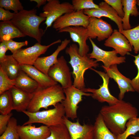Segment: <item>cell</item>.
Wrapping results in <instances>:
<instances>
[{
	"label": "cell",
	"instance_id": "cell-1",
	"mask_svg": "<svg viewBox=\"0 0 139 139\" xmlns=\"http://www.w3.org/2000/svg\"><path fill=\"white\" fill-rule=\"evenodd\" d=\"M99 113L107 127L117 136L126 129V124L130 119L137 117V109L131 103L119 100L114 105L102 107Z\"/></svg>",
	"mask_w": 139,
	"mask_h": 139
},
{
	"label": "cell",
	"instance_id": "cell-2",
	"mask_svg": "<svg viewBox=\"0 0 139 139\" xmlns=\"http://www.w3.org/2000/svg\"><path fill=\"white\" fill-rule=\"evenodd\" d=\"M37 10H23L15 14L10 21L26 36L35 39L40 43L44 31L39 25L46 18L37 15Z\"/></svg>",
	"mask_w": 139,
	"mask_h": 139
},
{
	"label": "cell",
	"instance_id": "cell-3",
	"mask_svg": "<svg viewBox=\"0 0 139 139\" xmlns=\"http://www.w3.org/2000/svg\"><path fill=\"white\" fill-rule=\"evenodd\" d=\"M79 47L75 44L70 45L65 50V53L70 57L69 63L72 66L74 79L73 85L82 90L85 88L84 75L86 71L92 67L96 68L99 64L96 60L90 58L88 55L82 56L79 53Z\"/></svg>",
	"mask_w": 139,
	"mask_h": 139
},
{
	"label": "cell",
	"instance_id": "cell-4",
	"mask_svg": "<svg viewBox=\"0 0 139 139\" xmlns=\"http://www.w3.org/2000/svg\"><path fill=\"white\" fill-rule=\"evenodd\" d=\"M32 93L33 97L27 110L32 112L39 111L42 108L47 110L50 106L55 107L65 98L64 89L58 84L44 89L38 88Z\"/></svg>",
	"mask_w": 139,
	"mask_h": 139
},
{
	"label": "cell",
	"instance_id": "cell-5",
	"mask_svg": "<svg viewBox=\"0 0 139 139\" xmlns=\"http://www.w3.org/2000/svg\"><path fill=\"white\" fill-rule=\"evenodd\" d=\"M23 112L29 118L23 125L38 123L49 127L59 125L64 123L63 118L65 116L64 108L61 103H58L52 109L33 112L26 110Z\"/></svg>",
	"mask_w": 139,
	"mask_h": 139
},
{
	"label": "cell",
	"instance_id": "cell-6",
	"mask_svg": "<svg viewBox=\"0 0 139 139\" xmlns=\"http://www.w3.org/2000/svg\"><path fill=\"white\" fill-rule=\"evenodd\" d=\"M47 1L43 7V12L39 15L46 18L44 23L46 25L45 31L59 17L65 14L75 11L72 4L69 2L60 3L58 0H47Z\"/></svg>",
	"mask_w": 139,
	"mask_h": 139
},
{
	"label": "cell",
	"instance_id": "cell-7",
	"mask_svg": "<svg viewBox=\"0 0 139 139\" xmlns=\"http://www.w3.org/2000/svg\"><path fill=\"white\" fill-rule=\"evenodd\" d=\"M61 42V40L59 39L47 46L42 45L38 42L28 48L20 49L12 55L20 65H33L39 57L45 54L49 47Z\"/></svg>",
	"mask_w": 139,
	"mask_h": 139
},
{
	"label": "cell",
	"instance_id": "cell-8",
	"mask_svg": "<svg viewBox=\"0 0 139 139\" xmlns=\"http://www.w3.org/2000/svg\"><path fill=\"white\" fill-rule=\"evenodd\" d=\"M65 98L61 103L64 109L65 116L73 120L77 117L78 105L82 100V96H91V93H85L73 85L64 89Z\"/></svg>",
	"mask_w": 139,
	"mask_h": 139
},
{
	"label": "cell",
	"instance_id": "cell-9",
	"mask_svg": "<svg viewBox=\"0 0 139 139\" xmlns=\"http://www.w3.org/2000/svg\"><path fill=\"white\" fill-rule=\"evenodd\" d=\"M48 75L54 80L59 83L63 89L73 85L71 73L63 56L58 58L57 62L50 67Z\"/></svg>",
	"mask_w": 139,
	"mask_h": 139
},
{
	"label": "cell",
	"instance_id": "cell-10",
	"mask_svg": "<svg viewBox=\"0 0 139 139\" xmlns=\"http://www.w3.org/2000/svg\"><path fill=\"white\" fill-rule=\"evenodd\" d=\"M90 69L94 71L101 77L103 83L99 85L100 88L98 89L85 88L82 90L85 93L90 92L91 96L93 99L101 103L106 102L109 105H111L118 102L119 100L112 95L109 92L108 85L110 78L107 73L92 68Z\"/></svg>",
	"mask_w": 139,
	"mask_h": 139
},
{
	"label": "cell",
	"instance_id": "cell-11",
	"mask_svg": "<svg viewBox=\"0 0 139 139\" xmlns=\"http://www.w3.org/2000/svg\"><path fill=\"white\" fill-rule=\"evenodd\" d=\"M90 17L84 14V10L67 13L56 19L53 27L58 31L70 27L82 26L86 28Z\"/></svg>",
	"mask_w": 139,
	"mask_h": 139
},
{
	"label": "cell",
	"instance_id": "cell-12",
	"mask_svg": "<svg viewBox=\"0 0 139 139\" xmlns=\"http://www.w3.org/2000/svg\"><path fill=\"white\" fill-rule=\"evenodd\" d=\"M92 47V51L88 54V56L91 58L95 59L97 62L101 61L103 64L102 67L104 68L108 69L112 65L119 64L125 62V56L118 57L117 53L115 50L106 51L98 47L90 38H88Z\"/></svg>",
	"mask_w": 139,
	"mask_h": 139
},
{
	"label": "cell",
	"instance_id": "cell-13",
	"mask_svg": "<svg viewBox=\"0 0 139 139\" xmlns=\"http://www.w3.org/2000/svg\"><path fill=\"white\" fill-rule=\"evenodd\" d=\"M89 38L92 39L97 38L100 41L108 38L113 30L111 25L101 19L90 17L89 24L86 28Z\"/></svg>",
	"mask_w": 139,
	"mask_h": 139
},
{
	"label": "cell",
	"instance_id": "cell-14",
	"mask_svg": "<svg viewBox=\"0 0 139 139\" xmlns=\"http://www.w3.org/2000/svg\"><path fill=\"white\" fill-rule=\"evenodd\" d=\"M63 121L68 130L70 139H93V125L84 123L81 125L78 120L72 122L65 116Z\"/></svg>",
	"mask_w": 139,
	"mask_h": 139
},
{
	"label": "cell",
	"instance_id": "cell-15",
	"mask_svg": "<svg viewBox=\"0 0 139 139\" xmlns=\"http://www.w3.org/2000/svg\"><path fill=\"white\" fill-rule=\"evenodd\" d=\"M59 33H69L72 41L78 44L79 53L82 56L87 55L89 50L86 40L89 38L86 28L82 26L68 27L59 31Z\"/></svg>",
	"mask_w": 139,
	"mask_h": 139
},
{
	"label": "cell",
	"instance_id": "cell-16",
	"mask_svg": "<svg viewBox=\"0 0 139 139\" xmlns=\"http://www.w3.org/2000/svg\"><path fill=\"white\" fill-rule=\"evenodd\" d=\"M99 8H92L84 10L85 14L90 17L100 19L102 17L109 18L117 24L119 31L123 30L122 19L118 15L117 12L105 2H102L99 5Z\"/></svg>",
	"mask_w": 139,
	"mask_h": 139
},
{
	"label": "cell",
	"instance_id": "cell-17",
	"mask_svg": "<svg viewBox=\"0 0 139 139\" xmlns=\"http://www.w3.org/2000/svg\"><path fill=\"white\" fill-rule=\"evenodd\" d=\"M104 45L112 47L122 56L129 54L132 47L129 41L117 29H114L111 35L105 41Z\"/></svg>",
	"mask_w": 139,
	"mask_h": 139
},
{
	"label": "cell",
	"instance_id": "cell-18",
	"mask_svg": "<svg viewBox=\"0 0 139 139\" xmlns=\"http://www.w3.org/2000/svg\"><path fill=\"white\" fill-rule=\"evenodd\" d=\"M104 69L109 78L113 79L117 84L120 90L118 95L119 100H123L126 92L135 91L132 86L131 80L120 72L117 65H112L108 68Z\"/></svg>",
	"mask_w": 139,
	"mask_h": 139
},
{
	"label": "cell",
	"instance_id": "cell-19",
	"mask_svg": "<svg viewBox=\"0 0 139 139\" xmlns=\"http://www.w3.org/2000/svg\"><path fill=\"white\" fill-rule=\"evenodd\" d=\"M18 131L20 139H46L50 134L49 127L45 125L36 127L31 124L18 125Z\"/></svg>",
	"mask_w": 139,
	"mask_h": 139
},
{
	"label": "cell",
	"instance_id": "cell-20",
	"mask_svg": "<svg viewBox=\"0 0 139 139\" xmlns=\"http://www.w3.org/2000/svg\"><path fill=\"white\" fill-rule=\"evenodd\" d=\"M70 40L65 39L61 42L55 51L51 55L39 57L33 65L37 69L48 75V71L50 67L57 61V57L59 53L65 49L70 43Z\"/></svg>",
	"mask_w": 139,
	"mask_h": 139
},
{
	"label": "cell",
	"instance_id": "cell-21",
	"mask_svg": "<svg viewBox=\"0 0 139 139\" xmlns=\"http://www.w3.org/2000/svg\"><path fill=\"white\" fill-rule=\"evenodd\" d=\"M9 90L12 98L13 110L22 112L27 110L33 94L25 92L14 86Z\"/></svg>",
	"mask_w": 139,
	"mask_h": 139
},
{
	"label": "cell",
	"instance_id": "cell-22",
	"mask_svg": "<svg viewBox=\"0 0 139 139\" xmlns=\"http://www.w3.org/2000/svg\"><path fill=\"white\" fill-rule=\"evenodd\" d=\"M21 70L26 73L38 84L39 88L44 89L58 84V83L33 65H20Z\"/></svg>",
	"mask_w": 139,
	"mask_h": 139
},
{
	"label": "cell",
	"instance_id": "cell-23",
	"mask_svg": "<svg viewBox=\"0 0 139 139\" xmlns=\"http://www.w3.org/2000/svg\"><path fill=\"white\" fill-rule=\"evenodd\" d=\"M26 36L11 21L0 22L1 42Z\"/></svg>",
	"mask_w": 139,
	"mask_h": 139
},
{
	"label": "cell",
	"instance_id": "cell-24",
	"mask_svg": "<svg viewBox=\"0 0 139 139\" xmlns=\"http://www.w3.org/2000/svg\"><path fill=\"white\" fill-rule=\"evenodd\" d=\"M15 80L14 86L25 92L32 93L39 88L38 83L21 70Z\"/></svg>",
	"mask_w": 139,
	"mask_h": 139
},
{
	"label": "cell",
	"instance_id": "cell-25",
	"mask_svg": "<svg viewBox=\"0 0 139 139\" xmlns=\"http://www.w3.org/2000/svg\"><path fill=\"white\" fill-rule=\"evenodd\" d=\"M93 125V139H117L106 125L99 113L96 117Z\"/></svg>",
	"mask_w": 139,
	"mask_h": 139
},
{
	"label": "cell",
	"instance_id": "cell-26",
	"mask_svg": "<svg viewBox=\"0 0 139 139\" xmlns=\"http://www.w3.org/2000/svg\"><path fill=\"white\" fill-rule=\"evenodd\" d=\"M122 3L124 14L122 19L123 29L125 30H129L131 29L129 21L130 15L136 17L139 15V12L136 6L137 1L122 0Z\"/></svg>",
	"mask_w": 139,
	"mask_h": 139
},
{
	"label": "cell",
	"instance_id": "cell-27",
	"mask_svg": "<svg viewBox=\"0 0 139 139\" xmlns=\"http://www.w3.org/2000/svg\"><path fill=\"white\" fill-rule=\"evenodd\" d=\"M0 67L11 80H15L21 70L20 64L12 55H6L5 59L0 62Z\"/></svg>",
	"mask_w": 139,
	"mask_h": 139
},
{
	"label": "cell",
	"instance_id": "cell-28",
	"mask_svg": "<svg viewBox=\"0 0 139 139\" xmlns=\"http://www.w3.org/2000/svg\"><path fill=\"white\" fill-rule=\"evenodd\" d=\"M129 41L135 53H139V25L127 30L119 31Z\"/></svg>",
	"mask_w": 139,
	"mask_h": 139
},
{
	"label": "cell",
	"instance_id": "cell-29",
	"mask_svg": "<svg viewBox=\"0 0 139 139\" xmlns=\"http://www.w3.org/2000/svg\"><path fill=\"white\" fill-rule=\"evenodd\" d=\"M13 110V101L10 90L0 94V113L6 115L11 112Z\"/></svg>",
	"mask_w": 139,
	"mask_h": 139
},
{
	"label": "cell",
	"instance_id": "cell-30",
	"mask_svg": "<svg viewBox=\"0 0 139 139\" xmlns=\"http://www.w3.org/2000/svg\"><path fill=\"white\" fill-rule=\"evenodd\" d=\"M49 128L50 134L46 139H70L68 130L64 123Z\"/></svg>",
	"mask_w": 139,
	"mask_h": 139
},
{
	"label": "cell",
	"instance_id": "cell-31",
	"mask_svg": "<svg viewBox=\"0 0 139 139\" xmlns=\"http://www.w3.org/2000/svg\"><path fill=\"white\" fill-rule=\"evenodd\" d=\"M17 120L12 117L10 119L6 129L0 136V139H20L18 131Z\"/></svg>",
	"mask_w": 139,
	"mask_h": 139
},
{
	"label": "cell",
	"instance_id": "cell-32",
	"mask_svg": "<svg viewBox=\"0 0 139 139\" xmlns=\"http://www.w3.org/2000/svg\"><path fill=\"white\" fill-rule=\"evenodd\" d=\"M137 118H132L127 121L125 130L122 133L117 136V139H127L129 136L134 135L139 131V122Z\"/></svg>",
	"mask_w": 139,
	"mask_h": 139
},
{
	"label": "cell",
	"instance_id": "cell-33",
	"mask_svg": "<svg viewBox=\"0 0 139 139\" xmlns=\"http://www.w3.org/2000/svg\"><path fill=\"white\" fill-rule=\"evenodd\" d=\"M72 4L75 11L99 8V5L94 3L92 0H73Z\"/></svg>",
	"mask_w": 139,
	"mask_h": 139
},
{
	"label": "cell",
	"instance_id": "cell-34",
	"mask_svg": "<svg viewBox=\"0 0 139 139\" xmlns=\"http://www.w3.org/2000/svg\"><path fill=\"white\" fill-rule=\"evenodd\" d=\"M0 7L7 10H12L15 14L23 10V7L19 0H0Z\"/></svg>",
	"mask_w": 139,
	"mask_h": 139
},
{
	"label": "cell",
	"instance_id": "cell-35",
	"mask_svg": "<svg viewBox=\"0 0 139 139\" xmlns=\"http://www.w3.org/2000/svg\"><path fill=\"white\" fill-rule=\"evenodd\" d=\"M15 80H11L0 67V94L10 90L14 85Z\"/></svg>",
	"mask_w": 139,
	"mask_h": 139
},
{
	"label": "cell",
	"instance_id": "cell-36",
	"mask_svg": "<svg viewBox=\"0 0 139 139\" xmlns=\"http://www.w3.org/2000/svg\"><path fill=\"white\" fill-rule=\"evenodd\" d=\"M104 1L111 6L117 13L119 16L122 19L124 16L122 0H104Z\"/></svg>",
	"mask_w": 139,
	"mask_h": 139
},
{
	"label": "cell",
	"instance_id": "cell-37",
	"mask_svg": "<svg viewBox=\"0 0 139 139\" xmlns=\"http://www.w3.org/2000/svg\"><path fill=\"white\" fill-rule=\"evenodd\" d=\"M4 41L5 42L8 50L10 51L12 54L21 48L22 47L27 46L28 43L27 40L21 42H17L12 40Z\"/></svg>",
	"mask_w": 139,
	"mask_h": 139
},
{
	"label": "cell",
	"instance_id": "cell-38",
	"mask_svg": "<svg viewBox=\"0 0 139 139\" xmlns=\"http://www.w3.org/2000/svg\"><path fill=\"white\" fill-rule=\"evenodd\" d=\"M135 57L134 62L137 68V73L136 76L131 80L132 86L135 91L139 93V53Z\"/></svg>",
	"mask_w": 139,
	"mask_h": 139
},
{
	"label": "cell",
	"instance_id": "cell-39",
	"mask_svg": "<svg viewBox=\"0 0 139 139\" xmlns=\"http://www.w3.org/2000/svg\"><path fill=\"white\" fill-rule=\"evenodd\" d=\"M13 115L11 113L6 115H0V135H1L7 128L9 121Z\"/></svg>",
	"mask_w": 139,
	"mask_h": 139
},
{
	"label": "cell",
	"instance_id": "cell-40",
	"mask_svg": "<svg viewBox=\"0 0 139 139\" xmlns=\"http://www.w3.org/2000/svg\"><path fill=\"white\" fill-rule=\"evenodd\" d=\"M15 13L0 7V20L3 22L10 21L14 18Z\"/></svg>",
	"mask_w": 139,
	"mask_h": 139
},
{
	"label": "cell",
	"instance_id": "cell-41",
	"mask_svg": "<svg viewBox=\"0 0 139 139\" xmlns=\"http://www.w3.org/2000/svg\"><path fill=\"white\" fill-rule=\"evenodd\" d=\"M8 50L5 41L1 42L0 44V62L3 61L6 57V51Z\"/></svg>",
	"mask_w": 139,
	"mask_h": 139
},
{
	"label": "cell",
	"instance_id": "cell-42",
	"mask_svg": "<svg viewBox=\"0 0 139 139\" xmlns=\"http://www.w3.org/2000/svg\"><path fill=\"white\" fill-rule=\"evenodd\" d=\"M30 1L36 2L37 3L36 7L38 8H39L42 5H45L47 1L46 0H30Z\"/></svg>",
	"mask_w": 139,
	"mask_h": 139
},
{
	"label": "cell",
	"instance_id": "cell-43",
	"mask_svg": "<svg viewBox=\"0 0 139 139\" xmlns=\"http://www.w3.org/2000/svg\"><path fill=\"white\" fill-rule=\"evenodd\" d=\"M131 137L134 139H139V136H131Z\"/></svg>",
	"mask_w": 139,
	"mask_h": 139
},
{
	"label": "cell",
	"instance_id": "cell-44",
	"mask_svg": "<svg viewBox=\"0 0 139 139\" xmlns=\"http://www.w3.org/2000/svg\"><path fill=\"white\" fill-rule=\"evenodd\" d=\"M137 5L139 7V0H137Z\"/></svg>",
	"mask_w": 139,
	"mask_h": 139
},
{
	"label": "cell",
	"instance_id": "cell-45",
	"mask_svg": "<svg viewBox=\"0 0 139 139\" xmlns=\"http://www.w3.org/2000/svg\"><path fill=\"white\" fill-rule=\"evenodd\" d=\"M137 120L138 121V122H139V118H137Z\"/></svg>",
	"mask_w": 139,
	"mask_h": 139
}]
</instances>
